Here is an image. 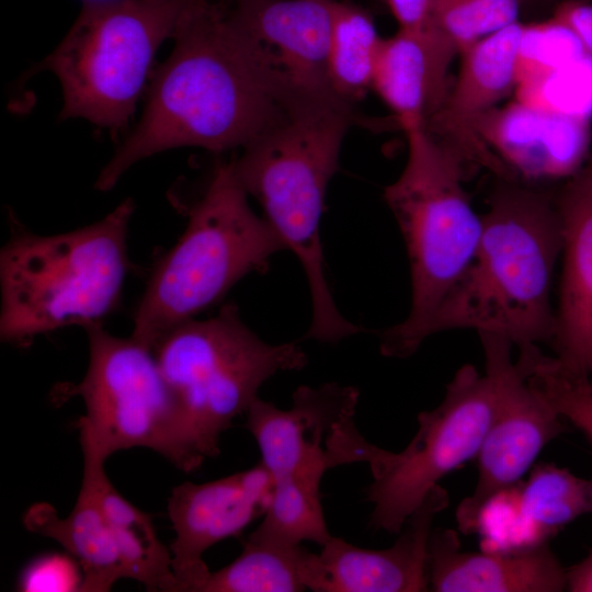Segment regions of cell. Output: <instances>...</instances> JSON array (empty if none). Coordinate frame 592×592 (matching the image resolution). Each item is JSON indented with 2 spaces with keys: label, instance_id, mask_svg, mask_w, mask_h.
I'll use <instances>...</instances> for the list:
<instances>
[{
  "label": "cell",
  "instance_id": "29",
  "mask_svg": "<svg viewBox=\"0 0 592 592\" xmlns=\"http://www.w3.org/2000/svg\"><path fill=\"white\" fill-rule=\"evenodd\" d=\"M82 571L69 554H45L21 572L18 588L23 592H81Z\"/></svg>",
  "mask_w": 592,
  "mask_h": 592
},
{
  "label": "cell",
  "instance_id": "8",
  "mask_svg": "<svg viewBox=\"0 0 592 592\" xmlns=\"http://www.w3.org/2000/svg\"><path fill=\"white\" fill-rule=\"evenodd\" d=\"M189 0L83 1L59 45L39 64L58 79L60 119L81 118L115 136L134 115L160 45Z\"/></svg>",
  "mask_w": 592,
  "mask_h": 592
},
{
  "label": "cell",
  "instance_id": "9",
  "mask_svg": "<svg viewBox=\"0 0 592 592\" xmlns=\"http://www.w3.org/2000/svg\"><path fill=\"white\" fill-rule=\"evenodd\" d=\"M89 363L65 396H79L83 455L106 460L114 453L149 448L190 473L198 462L174 398L150 349L133 337H116L101 323L84 328Z\"/></svg>",
  "mask_w": 592,
  "mask_h": 592
},
{
  "label": "cell",
  "instance_id": "10",
  "mask_svg": "<svg viewBox=\"0 0 592 592\" xmlns=\"http://www.w3.org/2000/svg\"><path fill=\"white\" fill-rule=\"evenodd\" d=\"M496 382L474 365L457 369L441 403L418 414V430L399 453L367 442L363 463L373 480L366 499L373 504L368 526L399 534L407 519L440 480L476 458L493 418Z\"/></svg>",
  "mask_w": 592,
  "mask_h": 592
},
{
  "label": "cell",
  "instance_id": "7",
  "mask_svg": "<svg viewBox=\"0 0 592 592\" xmlns=\"http://www.w3.org/2000/svg\"><path fill=\"white\" fill-rule=\"evenodd\" d=\"M151 352L201 464L218 456L223 433L248 411L267 379L308 363L296 342L271 344L259 338L234 303L210 318L175 326Z\"/></svg>",
  "mask_w": 592,
  "mask_h": 592
},
{
  "label": "cell",
  "instance_id": "31",
  "mask_svg": "<svg viewBox=\"0 0 592 592\" xmlns=\"http://www.w3.org/2000/svg\"><path fill=\"white\" fill-rule=\"evenodd\" d=\"M399 29L426 31L432 27V0H386Z\"/></svg>",
  "mask_w": 592,
  "mask_h": 592
},
{
  "label": "cell",
  "instance_id": "28",
  "mask_svg": "<svg viewBox=\"0 0 592 592\" xmlns=\"http://www.w3.org/2000/svg\"><path fill=\"white\" fill-rule=\"evenodd\" d=\"M531 382L545 395L559 414L592 443V384L590 378L566 372L554 358L537 362Z\"/></svg>",
  "mask_w": 592,
  "mask_h": 592
},
{
  "label": "cell",
  "instance_id": "17",
  "mask_svg": "<svg viewBox=\"0 0 592 592\" xmlns=\"http://www.w3.org/2000/svg\"><path fill=\"white\" fill-rule=\"evenodd\" d=\"M448 502L447 491L434 487L385 549L361 548L331 536L321 546L315 592L429 591V539L435 516Z\"/></svg>",
  "mask_w": 592,
  "mask_h": 592
},
{
  "label": "cell",
  "instance_id": "23",
  "mask_svg": "<svg viewBox=\"0 0 592 592\" xmlns=\"http://www.w3.org/2000/svg\"><path fill=\"white\" fill-rule=\"evenodd\" d=\"M320 559L299 545L247 538L241 554L229 565L210 571L200 592L314 591Z\"/></svg>",
  "mask_w": 592,
  "mask_h": 592
},
{
  "label": "cell",
  "instance_id": "20",
  "mask_svg": "<svg viewBox=\"0 0 592 592\" xmlns=\"http://www.w3.org/2000/svg\"><path fill=\"white\" fill-rule=\"evenodd\" d=\"M457 50L434 29L402 30L383 38L372 90L407 134L425 128L451 84L448 71Z\"/></svg>",
  "mask_w": 592,
  "mask_h": 592
},
{
  "label": "cell",
  "instance_id": "19",
  "mask_svg": "<svg viewBox=\"0 0 592 592\" xmlns=\"http://www.w3.org/2000/svg\"><path fill=\"white\" fill-rule=\"evenodd\" d=\"M428 570L429 590L435 592L566 590V568L546 543L505 553L464 551L449 528L432 530Z\"/></svg>",
  "mask_w": 592,
  "mask_h": 592
},
{
  "label": "cell",
  "instance_id": "25",
  "mask_svg": "<svg viewBox=\"0 0 592 592\" xmlns=\"http://www.w3.org/2000/svg\"><path fill=\"white\" fill-rule=\"evenodd\" d=\"M519 493L523 520L544 533L592 515V478H582L554 464H538Z\"/></svg>",
  "mask_w": 592,
  "mask_h": 592
},
{
  "label": "cell",
  "instance_id": "32",
  "mask_svg": "<svg viewBox=\"0 0 592 592\" xmlns=\"http://www.w3.org/2000/svg\"><path fill=\"white\" fill-rule=\"evenodd\" d=\"M566 591L592 592V550L580 562L566 569Z\"/></svg>",
  "mask_w": 592,
  "mask_h": 592
},
{
  "label": "cell",
  "instance_id": "27",
  "mask_svg": "<svg viewBox=\"0 0 592 592\" xmlns=\"http://www.w3.org/2000/svg\"><path fill=\"white\" fill-rule=\"evenodd\" d=\"M522 0H432L431 24L459 54L519 22Z\"/></svg>",
  "mask_w": 592,
  "mask_h": 592
},
{
  "label": "cell",
  "instance_id": "22",
  "mask_svg": "<svg viewBox=\"0 0 592 592\" xmlns=\"http://www.w3.org/2000/svg\"><path fill=\"white\" fill-rule=\"evenodd\" d=\"M104 463L83 455V473L93 481L126 579L140 582L148 591L178 592L170 548L159 539L152 517L116 490L106 476Z\"/></svg>",
  "mask_w": 592,
  "mask_h": 592
},
{
  "label": "cell",
  "instance_id": "33",
  "mask_svg": "<svg viewBox=\"0 0 592 592\" xmlns=\"http://www.w3.org/2000/svg\"><path fill=\"white\" fill-rule=\"evenodd\" d=\"M522 1H524V0H522ZM532 1H546V0H532Z\"/></svg>",
  "mask_w": 592,
  "mask_h": 592
},
{
  "label": "cell",
  "instance_id": "3",
  "mask_svg": "<svg viewBox=\"0 0 592 592\" xmlns=\"http://www.w3.org/2000/svg\"><path fill=\"white\" fill-rule=\"evenodd\" d=\"M362 119L338 99L306 98L242 148L235 173L305 272L311 321L305 335L335 343L361 331L338 310L325 267L320 221L343 140Z\"/></svg>",
  "mask_w": 592,
  "mask_h": 592
},
{
  "label": "cell",
  "instance_id": "16",
  "mask_svg": "<svg viewBox=\"0 0 592 592\" xmlns=\"http://www.w3.org/2000/svg\"><path fill=\"white\" fill-rule=\"evenodd\" d=\"M476 135L496 172L508 178L568 179L590 151L581 118L525 101L492 110L478 122Z\"/></svg>",
  "mask_w": 592,
  "mask_h": 592
},
{
  "label": "cell",
  "instance_id": "12",
  "mask_svg": "<svg viewBox=\"0 0 592 592\" xmlns=\"http://www.w3.org/2000/svg\"><path fill=\"white\" fill-rule=\"evenodd\" d=\"M358 397L354 386L326 383L299 386L287 410L255 398L244 426L273 480L320 487L326 470L355 463L362 437L354 423Z\"/></svg>",
  "mask_w": 592,
  "mask_h": 592
},
{
  "label": "cell",
  "instance_id": "15",
  "mask_svg": "<svg viewBox=\"0 0 592 592\" xmlns=\"http://www.w3.org/2000/svg\"><path fill=\"white\" fill-rule=\"evenodd\" d=\"M557 198L562 272L551 343L569 374L592 376V147Z\"/></svg>",
  "mask_w": 592,
  "mask_h": 592
},
{
  "label": "cell",
  "instance_id": "30",
  "mask_svg": "<svg viewBox=\"0 0 592 592\" xmlns=\"http://www.w3.org/2000/svg\"><path fill=\"white\" fill-rule=\"evenodd\" d=\"M550 21L566 30L592 59V0H566Z\"/></svg>",
  "mask_w": 592,
  "mask_h": 592
},
{
  "label": "cell",
  "instance_id": "13",
  "mask_svg": "<svg viewBox=\"0 0 592 592\" xmlns=\"http://www.w3.org/2000/svg\"><path fill=\"white\" fill-rule=\"evenodd\" d=\"M273 478L261 464L216 480L175 486L168 499L169 546L178 592H200L210 573L203 559L215 544L239 536L270 505Z\"/></svg>",
  "mask_w": 592,
  "mask_h": 592
},
{
  "label": "cell",
  "instance_id": "18",
  "mask_svg": "<svg viewBox=\"0 0 592 592\" xmlns=\"http://www.w3.org/2000/svg\"><path fill=\"white\" fill-rule=\"evenodd\" d=\"M333 1L232 0L230 10L298 92L338 99L328 76Z\"/></svg>",
  "mask_w": 592,
  "mask_h": 592
},
{
  "label": "cell",
  "instance_id": "14",
  "mask_svg": "<svg viewBox=\"0 0 592 592\" xmlns=\"http://www.w3.org/2000/svg\"><path fill=\"white\" fill-rule=\"evenodd\" d=\"M526 29L527 25L519 21L459 54L457 76L425 125L430 134L453 149L464 162H476L494 170L477 138L476 126L521 82Z\"/></svg>",
  "mask_w": 592,
  "mask_h": 592
},
{
  "label": "cell",
  "instance_id": "21",
  "mask_svg": "<svg viewBox=\"0 0 592 592\" xmlns=\"http://www.w3.org/2000/svg\"><path fill=\"white\" fill-rule=\"evenodd\" d=\"M22 522L31 533L60 544L79 563L81 592H107L115 582L126 579L88 474L83 473L78 498L66 517L60 516L50 503L37 502L25 511Z\"/></svg>",
  "mask_w": 592,
  "mask_h": 592
},
{
  "label": "cell",
  "instance_id": "2",
  "mask_svg": "<svg viewBox=\"0 0 592 592\" xmlns=\"http://www.w3.org/2000/svg\"><path fill=\"white\" fill-rule=\"evenodd\" d=\"M562 250L556 202L506 181L482 215L474 257L421 331V343L449 330L493 334L519 349L550 341V291Z\"/></svg>",
  "mask_w": 592,
  "mask_h": 592
},
{
  "label": "cell",
  "instance_id": "4",
  "mask_svg": "<svg viewBox=\"0 0 592 592\" xmlns=\"http://www.w3.org/2000/svg\"><path fill=\"white\" fill-rule=\"evenodd\" d=\"M134 210L125 198L70 231L12 234L0 251V340L24 345L65 327L101 323L122 295Z\"/></svg>",
  "mask_w": 592,
  "mask_h": 592
},
{
  "label": "cell",
  "instance_id": "11",
  "mask_svg": "<svg viewBox=\"0 0 592 592\" xmlns=\"http://www.w3.org/2000/svg\"><path fill=\"white\" fill-rule=\"evenodd\" d=\"M485 371L496 382L497 401L490 426L477 453L478 479L456 510L462 532L475 531L485 508L531 471L545 446L561 434L566 421L527 378L524 363L513 361V344L499 335L479 334Z\"/></svg>",
  "mask_w": 592,
  "mask_h": 592
},
{
  "label": "cell",
  "instance_id": "26",
  "mask_svg": "<svg viewBox=\"0 0 592 592\" xmlns=\"http://www.w3.org/2000/svg\"><path fill=\"white\" fill-rule=\"evenodd\" d=\"M331 534L321 504L320 487L294 479L273 480L270 505L249 538L281 545L314 542L325 545Z\"/></svg>",
  "mask_w": 592,
  "mask_h": 592
},
{
  "label": "cell",
  "instance_id": "5",
  "mask_svg": "<svg viewBox=\"0 0 592 592\" xmlns=\"http://www.w3.org/2000/svg\"><path fill=\"white\" fill-rule=\"evenodd\" d=\"M186 227L156 265L130 337L152 349L169 330L220 301L243 277L267 270L284 241L249 204L232 161L219 162Z\"/></svg>",
  "mask_w": 592,
  "mask_h": 592
},
{
  "label": "cell",
  "instance_id": "1",
  "mask_svg": "<svg viewBox=\"0 0 592 592\" xmlns=\"http://www.w3.org/2000/svg\"><path fill=\"white\" fill-rule=\"evenodd\" d=\"M172 39L138 124L96 178L99 191L112 190L134 164L169 149L243 148L309 98L220 2L189 0Z\"/></svg>",
  "mask_w": 592,
  "mask_h": 592
},
{
  "label": "cell",
  "instance_id": "24",
  "mask_svg": "<svg viewBox=\"0 0 592 592\" xmlns=\"http://www.w3.org/2000/svg\"><path fill=\"white\" fill-rule=\"evenodd\" d=\"M382 41L368 11L333 1L328 76L338 99L355 106L372 90Z\"/></svg>",
  "mask_w": 592,
  "mask_h": 592
},
{
  "label": "cell",
  "instance_id": "6",
  "mask_svg": "<svg viewBox=\"0 0 592 592\" xmlns=\"http://www.w3.org/2000/svg\"><path fill=\"white\" fill-rule=\"evenodd\" d=\"M406 136V166L384 191L410 264L409 314L379 334L380 353L398 358L422 344V329L471 261L482 229L464 190L462 158L425 128Z\"/></svg>",
  "mask_w": 592,
  "mask_h": 592
}]
</instances>
